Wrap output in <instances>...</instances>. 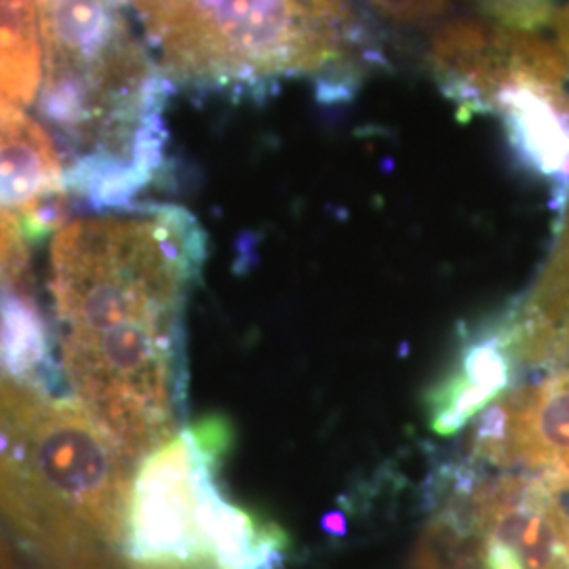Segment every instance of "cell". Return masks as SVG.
Listing matches in <instances>:
<instances>
[{
	"mask_svg": "<svg viewBox=\"0 0 569 569\" xmlns=\"http://www.w3.org/2000/svg\"><path fill=\"white\" fill-rule=\"evenodd\" d=\"M136 468L72 399L0 376V521L34 569L121 555Z\"/></svg>",
	"mask_w": 569,
	"mask_h": 569,
	"instance_id": "cell-1",
	"label": "cell"
},
{
	"mask_svg": "<svg viewBox=\"0 0 569 569\" xmlns=\"http://www.w3.org/2000/svg\"><path fill=\"white\" fill-rule=\"evenodd\" d=\"M167 81L262 98L283 81L348 100L378 47L348 0H129Z\"/></svg>",
	"mask_w": 569,
	"mask_h": 569,
	"instance_id": "cell-2",
	"label": "cell"
},
{
	"mask_svg": "<svg viewBox=\"0 0 569 569\" xmlns=\"http://www.w3.org/2000/svg\"><path fill=\"white\" fill-rule=\"evenodd\" d=\"M204 234L178 204H129L61 224L51 241L58 336L183 329Z\"/></svg>",
	"mask_w": 569,
	"mask_h": 569,
	"instance_id": "cell-3",
	"label": "cell"
},
{
	"mask_svg": "<svg viewBox=\"0 0 569 569\" xmlns=\"http://www.w3.org/2000/svg\"><path fill=\"white\" fill-rule=\"evenodd\" d=\"M230 446L232 428L211 416L183 428L138 465L121 550L129 568H277L283 531L220 488Z\"/></svg>",
	"mask_w": 569,
	"mask_h": 569,
	"instance_id": "cell-4",
	"label": "cell"
},
{
	"mask_svg": "<svg viewBox=\"0 0 569 569\" xmlns=\"http://www.w3.org/2000/svg\"><path fill=\"white\" fill-rule=\"evenodd\" d=\"M453 519L468 528L483 569H569V510L557 489L533 475L456 479Z\"/></svg>",
	"mask_w": 569,
	"mask_h": 569,
	"instance_id": "cell-5",
	"label": "cell"
},
{
	"mask_svg": "<svg viewBox=\"0 0 569 569\" xmlns=\"http://www.w3.org/2000/svg\"><path fill=\"white\" fill-rule=\"evenodd\" d=\"M472 458L549 483L569 479V371L498 399L481 418Z\"/></svg>",
	"mask_w": 569,
	"mask_h": 569,
	"instance_id": "cell-6",
	"label": "cell"
},
{
	"mask_svg": "<svg viewBox=\"0 0 569 569\" xmlns=\"http://www.w3.org/2000/svg\"><path fill=\"white\" fill-rule=\"evenodd\" d=\"M517 355L515 312L475 326L458 346L446 373L428 388L425 413L437 435H456L510 388Z\"/></svg>",
	"mask_w": 569,
	"mask_h": 569,
	"instance_id": "cell-7",
	"label": "cell"
},
{
	"mask_svg": "<svg viewBox=\"0 0 569 569\" xmlns=\"http://www.w3.org/2000/svg\"><path fill=\"white\" fill-rule=\"evenodd\" d=\"M0 376L51 397H68L53 323L23 289L21 277L0 284Z\"/></svg>",
	"mask_w": 569,
	"mask_h": 569,
	"instance_id": "cell-8",
	"label": "cell"
},
{
	"mask_svg": "<svg viewBox=\"0 0 569 569\" xmlns=\"http://www.w3.org/2000/svg\"><path fill=\"white\" fill-rule=\"evenodd\" d=\"M68 194L60 150L41 122L0 100V209L21 211Z\"/></svg>",
	"mask_w": 569,
	"mask_h": 569,
	"instance_id": "cell-9",
	"label": "cell"
},
{
	"mask_svg": "<svg viewBox=\"0 0 569 569\" xmlns=\"http://www.w3.org/2000/svg\"><path fill=\"white\" fill-rule=\"evenodd\" d=\"M42 66L37 0H0V100L30 108L41 93Z\"/></svg>",
	"mask_w": 569,
	"mask_h": 569,
	"instance_id": "cell-10",
	"label": "cell"
},
{
	"mask_svg": "<svg viewBox=\"0 0 569 569\" xmlns=\"http://www.w3.org/2000/svg\"><path fill=\"white\" fill-rule=\"evenodd\" d=\"M378 18L406 30H432L453 20L460 0H361Z\"/></svg>",
	"mask_w": 569,
	"mask_h": 569,
	"instance_id": "cell-11",
	"label": "cell"
},
{
	"mask_svg": "<svg viewBox=\"0 0 569 569\" xmlns=\"http://www.w3.org/2000/svg\"><path fill=\"white\" fill-rule=\"evenodd\" d=\"M486 20L536 32L555 13V0H468Z\"/></svg>",
	"mask_w": 569,
	"mask_h": 569,
	"instance_id": "cell-12",
	"label": "cell"
},
{
	"mask_svg": "<svg viewBox=\"0 0 569 569\" xmlns=\"http://www.w3.org/2000/svg\"><path fill=\"white\" fill-rule=\"evenodd\" d=\"M557 49L569 70V0L557 13Z\"/></svg>",
	"mask_w": 569,
	"mask_h": 569,
	"instance_id": "cell-13",
	"label": "cell"
}]
</instances>
